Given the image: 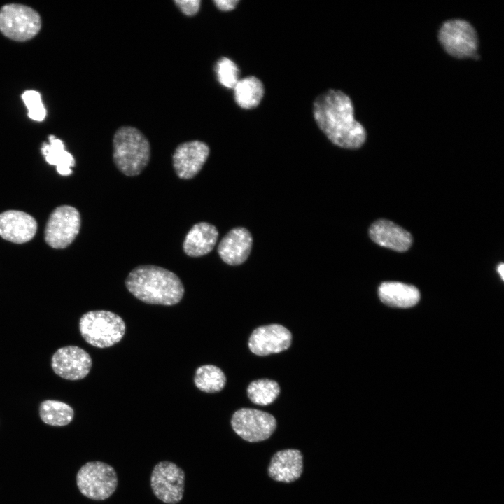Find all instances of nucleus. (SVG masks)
<instances>
[{
	"instance_id": "nucleus-6",
	"label": "nucleus",
	"mask_w": 504,
	"mask_h": 504,
	"mask_svg": "<svg viewBox=\"0 0 504 504\" xmlns=\"http://www.w3.org/2000/svg\"><path fill=\"white\" fill-rule=\"evenodd\" d=\"M41 27L39 14L30 7L11 4L0 9V31L11 40H29L38 34Z\"/></svg>"
},
{
	"instance_id": "nucleus-26",
	"label": "nucleus",
	"mask_w": 504,
	"mask_h": 504,
	"mask_svg": "<svg viewBox=\"0 0 504 504\" xmlns=\"http://www.w3.org/2000/svg\"><path fill=\"white\" fill-rule=\"evenodd\" d=\"M22 99L27 108L29 118L36 121L45 119L46 110L38 92L27 90L22 94Z\"/></svg>"
},
{
	"instance_id": "nucleus-16",
	"label": "nucleus",
	"mask_w": 504,
	"mask_h": 504,
	"mask_svg": "<svg viewBox=\"0 0 504 504\" xmlns=\"http://www.w3.org/2000/svg\"><path fill=\"white\" fill-rule=\"evenodd\" d=\"M369 234L372 240L378 245L399 252L408 250L412 243L409 232L385 219L374 222L369 229Z\"/></svg>"
},
{
	"instance_id": "nucleus-23",
	"label": "nucleus",
	"mask_w": 504,
	"mask_h": 504,
	"mask_svg": "<svg viewBox=\"0 0 504 504\" xmlns=\"http://www.w3.org/2000/svg\"><path fill=\"white\" fill-rule=\"evenodd\" d=\"M195 386L206 393L220 391L226 384L224 372L214 365H204L197 368L194 376Z\"/></svg>"
},
{
	"instance_id": "nucleus-11",
	"label": "nucleus",
	"mask_w": 504,
	"mask_h": 504,
	"mask_svg": "<svg viewBox=\"0 0 504 504\" xmlns=\"http://www.w3.org/2000/svg\"><path fill=\"white\" fill-rule=\"evenodd\" d=\"M92 361L90 354L77 346L58 349L51 358V367L59 377L71 381L85 378L90 372Z\"/></svg>"
},
{
	"instance_id": "nucleus-13",
	"label": "nucleus",
	"mask_w": 504,
	"mask_h": 504,
	"mask_svg": "<svg viewBox=\"0 0 504 504\" xmlns=\"http://www.w3.org/2000/svg\"><path fill=\"white\" fill-rule=\"evenodd\" d=\"M291 340L292 335L286 328L271 324L253 330L249 337L248 347L254 354L263 356L288 349Z\"/></svg>"
},
{
	"instance_id": "nucleus-25",
	"label": "nucleus",
	"mask_w": 504,
	"mask_h": 504,
	"mask_svg": "<svg viewBox=\"0 0 504 504\" xmlns=\"http://www.w3.org/2000/svg\"><path fill=\"white\" fill-rule=\"evenodd\" d=\"M216 72L219 83L227 88H234L239 81V69L229 58L222 57L218 61Z\"/></svg>"
},
{
	"instance_id": "nucleus-4",
	"label": "nucleus",
	"mask_w": 504,
	"mask_h": 504,
	"mask_svg": "<svg viewBox=\"0 0 504 504\" xmlns=\"http://www.w3.org/2000/svg\"><path fill=\"white\" fill-rule=\"evenodd\" d=\"M125 330L123 319L109 311H90L83 314L79 320V331L82 337L97 348H107L118 343Z\"/></svg>"
},
{
	"instance_id": "nucleus-20",
	"label": "nucleus",
	"mask_w": 504,
	"mask_h": 504,
	"mask_svg": "<svg viewBox=\"0 0 504 504\" xmlns=\"http://www.w3.org/2000/svg\"><path fill=\"white\" fill-rule=\"evenodd\" d=\"M49 144L43 143L41 147L46 162L55 165L60 175H71L73 172L71 167H74L76 162L74 156L64 149L62 141L54 135L49 136Z\"/></svg>"
},
{
	"instance_id": "nucleus-10",
	"label": "nucleus",
	"mask_w": 504,
	"mask_h": 504,
	"mask_svg": "<svg viewBox=\"0 0 504 504\" xmlns=\"http://www.w3.org/2000/svg\"><path fill=\"white\" fill-rule=\"evenodd\" d=\"M184 471L167 461L157 463L151 473L150 486L154 495L167 504L179 503L183 496Z\"/></svg>"
},
{
	"instance_id": "nucleus-2",
	"label": "nucleus",
	"mask_w": 504,
	"mask_h": 504,
	"mask_svg": "<svg viewBox=\"0 0 504 504\" xmlns=\"http://www.w3.org/2000/svg\"><path fill=\"white\" fill-rule=\"evenodd\" d=\"M125 283L136 298L150 304H176L185 292L182 281L175 273L156 265L137 266L129 273Z\"/></svg>"
},
{
	"instance_id": "nucleus-21",
	"label": "nucleus",
	"mask_w": 504,
	"mask_h": 504,
	"mask_svg": "<svg viewBox=\"0 0 504 504\" xmlns=\"http://www.w3.org/2000/svg\"><path fill=\"white\" fill-rule=\"evenodd\" d=\"M233 89L237 104L246 109L256 107L264 94L263 85L255 76H248L239 80Z\"/></svg>"
},
{
	"instance_id": "nucleus-24",
	"label": "nucleus",
	"mask_w": 504,
	"mask_h": 504,
	"mask_svg": "<svg viewBox=\"0 0 504 504\" xmlns=\"http://www.w3.org/2000/svg\"><path fill=\"white\" fill-rule=\"evenodd\" d=\"M280 393L277 382L268 379L252 382L248 386L247 393L250 400L258 405H267L273 402Z\"/></svg>"
},
{
	"instance_id": "nucleus-15",
	"label": "nucleus",
	"mask_w": 504,
	"mask_h": 504,
	"mask_svg": "<svg viewBox=\"0 0 504 504\" xmlns=\"http://www.w3.org/2000/svg\"><path fill=\"white\" fill-rule=\"evenodd\" d=\"M252 244L250 232L244 227H237L230 230L221 239L218 253L226 264L239 265L247 260Z\"/></svg>"
},
{
	"instance_id": "nucleus-3",
	"label": "nucleus",
	"mask_w": 504,
	"mask_h": 504,
	"mask_svg": "<svg viewBox=\"0 0 504 504\" xmlns=\"http://www.w3.org/2000/svg\"><path fill=\"white\" fill-rule=\"evenodd\" d=\"M113 159L117 169L127 176L140 174L150 158L148 139L137 128L119 127L113 138Z\"/></svg>"
},
{
	"instance_id": "nucleus-17",
	"label": "nucleus",
	"mask_w": 504,
	"mask_h": 504,
	"mask_svg": "<svg viewBox=\"0 0 504 504\" xmlns=\"http://www.w3.org/2000/svg\"><path fill=\"white\" fill-rule=\"evenodd\" d=\"M302 455L298 449H288L276 452L271 458L269 476L286 483L297 480L302 475Z\"/></svg>"
},
{
	"instance_id": "nucleus-27",
	"label": "nucleus",
	"mask_w": 504,
	"mask_h": 504,
	"mask_svg": "<svg viewBox=\"0 0 504 504\" xmlns=\"http://www.w3.org/2000/svg\"><path fill=\"white\" fill-rule=\"evenodd\" d=\"M176 6L187 16L195 15L200 10V0H176Z\"/></svg>"
},
{
	"instance_id": "nucleus-18",
	"label": "nucleus",
	"mask_w": 504,
	"mask_h": 504,
	"mask_svg": "<svg viewBox=\"0 0 504 504\" xmlns=\"http://www.w3.org/2000/svg\"><path fill=\"white\" fill-rule=\"evenodd\" d=\"M218 237L217 228L207 222L195 224L187 233L183 248L190 257H200L209 253L215 246Z\"/></svg>"
},
{
	"instance_id": "nucleus-9",
	"label": "nucleus",
	"mask_w": 504,
	"mask_h": 504,
	"mask_svg": "<svg viewBox=\"0 0 504 504\" xmlns=\"http://www.w3.org/2000/svg\"><path fill=\"white\" fill-rule=\"evenodd\" d=\"M234 431L242 439L257 442L268 439L276 428V421L270 414L256 409L241 408L232 416Z\"/></svg>"
},
{
	"instance_id": "nucleus-8",
	"label": "nucleus",
	"mask_w": 504,
	"mask_h": 504,
	"mask_svg": "<svg viewBox=\"0 0 504 504\" xmlns=\"http://www.w3.org/2000/svg\"><path fill=\"white\" fill-rule=\"evenodd\" d=\"M439 40L444 50L458 58H477L478 41L476 31L468 22L450 20L439 31Z\"/></svg>"
},
{
	"instance_id": "nucleus-29",
	"label": "nucleus",
	"mask_w": 504,
	"mask_h": 504,
	"mask_svg": "<svg viewBox=\"0 0 504 504\" xmlns=\"http://www.w3.org/2000/svg\"><path fill=\"white\" fill-rule=\"evenodd\" d=\"M497 269H498V272L500 274L502 279L503 280L504 279V265H503V263H500L498 266Z\"/></svg>"
},
{
	"instance_id": "nucleus-22",
	"label": "nucleus",
	"mask_w": 504,
	"mask_h": 504,
	"mask_svg": "<svg viewBox=\"0 0 504 504\" xmlns=\"http://www.w3.org/2000/svg\"><path fill=\"white\" fill-rule=\"evenodd\" d=\"M39 416L42 421L52 426L68 425L74 419V409L68 404L53 400H46L39 405Z\"/></svg>"
},
{
	"instance_id": "nucleus-14",
	"label": "nucleus",
	"mask_w": 504,
	"mask_h": 504,
	"mask_svg": "<svg viewBox=\"0 0 504 504\" xmlns=\"http://www.w3.org/2000/svg\"><path fill=\"white\" fill-rule=\"evenodd\" d=\"M37 226L36 219L26 212L8 210L0 214V236L8 241L24 244L30 241Z\"/></svg>"
},
{
	"instance_id": "nucleus-1",
	"label": "nucleus",
	"mask_w": 504,
	"mask_h": 504,
	"mask_svg": "<svg viewBox=\"0 0 504 504\" xmlns=\"http://www.w3.org/2000/svg\"><path fill=\"white\" fill-rule=\"evenodd\" d=\"M313 114L318 126L335 145L356 149L364 144L365 130L355 120L352 102L342 91L329 90L317 97Z\"/></svg>"
},
{
	"instance_id": "nucleus-28",
	"label": "nucleus",
	"mask_w": 504,
	"mask_h": 504,
	"mask_svg": "<svg viewBox=\"0 0 504 504\" xmlns=\"http://www.w3.org/2000/svg\"><path fill=\"white\" fill-rule=\"evenodd\" d=\"M239 0H215L214 4L222 11H230L235 8Z\"/></svg>"
},
{
	"instance_id": "nucleus-19",
	"label": "nucleus",
	"mask_w": 504,
	"mask_h": 504,
	"mask_svg": "<svg viewBox=\"0 0 504 504\" xmlns=\"http://www.w3.org/2000/svg\"><path fill=\"white\" fill-rule=\"evenodd\" d=\"M378 294L383 303L393 307H411L420 299L419 291L415 286L400 282L382 284Z\"/></svg>"
},
{
	"instance_id": "nucleus-5",
	"label": "nucleus",
	"mask_w": 504,
	"mask_h": 504,
	"mask_svg": "<svg viewBox=\"0 0 504 504\" xmlns=\"http://www.w3.org/2000/svg\"><path fill=\"white\" fill-rule=\"evenodd\" d=\"M76 484L80 493L94 500L108 498L118 486L115 469L102 461H90L78 471Z\"/></svg>"
},
{
	"instance_id": "nucleus-7",
	"label": "nucleus",
	"mask_w": 504,
	"mask_h": 504,
	"mask_svg": "<svg viewBox=\"0 0 504 504\" xmlns=\"http://www.w3.org/2000/svg\"><path fill=\"white\" fill-rule=\"evenodd\" d=\"M80 215L78 209L62 205L50 214L44 230L45 241L51 248H65L74 241L80 228Z\"/></svg>"
},
{
	"instance_id": "nucleus-12",
	"label": "nucleus",
	"mask_w": 504,
	"mask_h": 504,
	"mask_svg": "<svg viewBox=\"0 0 504 504\" xmlns=\"http://www.w3.org/2000/svg\"><path fill=\"white\" fill-rule=\"evenodd\" d=\"M209 153V146L199 140L188 141L178 145L172 156L176 175L182 179L195 177L202 169Z\"/></svg>"
}]
</instances>
